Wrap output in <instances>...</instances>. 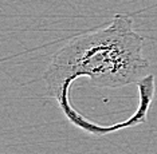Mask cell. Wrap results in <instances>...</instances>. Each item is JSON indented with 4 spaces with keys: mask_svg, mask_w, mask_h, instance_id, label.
Segmentation results:
<instances>
[{
    "mask_svg": "<svg viewBox=\"0 0 157 154\" xmlns=\"http://www.w3.org/2000/svg\"><path fill=\"white\" fill-rule=\"evenodd\" d=\"M151 74V63L144 56V38L134 30L133 19L125 13L113 16L108 26L75 35L52 56L43 74L46 88L65 117L83 131L102 137L116 130L144 122L136 111L128 121L113 126H98L73 107L70 86L79 78H89L99 88H120L137 85Z\"/></svg>",
    "mask_w": 157,
    "mask_h": 154,
    "instance_id": "obj_1",
    "label": "cell"
}]
</instances>
